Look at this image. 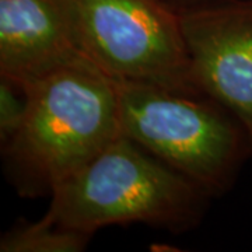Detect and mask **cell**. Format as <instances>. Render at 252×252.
I'll list each match as a JSON object with an SVG mask.
<instances>
[{
	"label": "cell",
	"instance_id": "1",
	"mask_svg": "<svg viewBox=\"0 0 252 252\" xmlns=\"http://www.w3.org/2000/svg\"><path fill=\"white\" fill-rule=\"evenodd\" d=\"M24 122L1 147L18 193H52L121 135L115 80L84 55L23 87Z\"/></svg>",
	"mask_w": 252,
	"mask_h": 252
},
{
	"label": "cell",
	"instance_id": "2",
	"mask_svg": "<svg viewBox=\"0 0 252 252\" xmlns=\"http://www.w3.org/2000/svg\"><path fill=\"white\" fill-rule=\"evenodd\" d=\"M45 216L94 235L108 225L146 224L174 234L193 230L212 198L198 184L119 136L51 193Z\"/></svg>",
	"mask_w": 252,
	"mask_h": 252
},
{
	"label": "cell",
	"instance_id": "3",
	"mask_svg": "<svg viewBox=\"0 0 252 252\" xmlns=\"http://www.w3.org/2000/svg\"><path fill=\"white\" fill-rule=\"evenodd\" d=\"M121 135L198 184L212 198L228 192L252 156L248 132L205 94L115 81Z\"/></svg>",
	"mask_w": 252,
	"mask_h": 252
},
{
	"label": "cell",
	"instance_id": "4",
	"mask_svg": "<svg viewBox=\"0 0 252 252\" xmlns=\"http://www.w3.org/2000/svg\"><path fill=\"white\" fill-rule=\"evenodd\" d=\"M81 49L115 81L202 94L180 14L162 0H77Z\"/></svg>",
	"mask_w": 252,
	"mask_h": 252
},
{
	"label": "cell",
	"instance_id": "5",
	"mask_svg": "<svg viewBox=\"0 0 252 252\" xmlns=\"http://www.w3.org/2000/svg\"><path fill=\"white\" fill-rule=\"evenodd\" d=\"M180 17L195 87L228 109L252 142V0H219Z\"/></svg>",
	"mask_w": 252,
	"mask_h": 252
},
{
	"label": "cell",
	"instance_id": "6",
	"mask_svg": "<svg viewBox=\"0 0 252 252\" xmlns=\"http://www.w3.org/2000/svg\"><path fill=\"white\" fill-rule=\"evenodd\" d=\"M77 0H0V76L24 87L81 56Z\"/></svg>",
	"mask_w": 252,
	"mask_h": 252
},
{
	"label": "cell",
	"instance_id": "7",
	"mask_svg": "<svg viewBox=\"0 0 252 252\" xmlns=\"http://www.w3.org/2000/svg\"><path fill=\"white\" fill-rule=\"evenodd\" d=\"M91 234L67 228L44 216L35 223H21L0 238L1 252H80Z\"/></svg>",
	"mask_w": 252,
	"mask_h": 252
},
{
	"label": "cell",
	"instance_id": "8",
	"mask_svg": "<svg viewBox=\"0 0 252 252\" xmlns=\"http://www.w3.org/2000/svg\"><path fill=\"white\" fill-rule=\"evenodd\" d=\"M27 112V94L21 86L0 76V143L17 135Z\"/></svg>",
	"mask_w": 252,
	"mask_h": 252
},
{
	"label": "cell",
	"instance_id": "9",
	"mask_svg": "<svg viewBox=\"0 0 252 252\" xmlns=\"http://www.w3.org/2000/svg\"><path fill=\"white\" fill-rule=\"evenodd\" d=\"M167 6H170L172 10H175L178 14L192 11V10L200 9L209 6L212 3H216L219 0H162Z\"/></svg>",
	"mask_w": 252,
	"mask_h": 252
}]
</instances>
